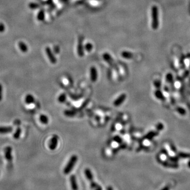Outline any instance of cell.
<instances>
[{"label": "cell", "instance_id": "d6986e66", "mask_svg": "<svg viewBox=\"0 0 190 190\" xmlns=\"http://www.w3.org/2000/svg\"><path fill=\"white\" fill-rule=\"evenodd\" d=\"M22 133V130L20 128L18 127L17 128L15 131V133L13 135V138L15 140H18L20 137L21 134Z\"/></svg>", "mask_w": 190, "mask_h": 190}, {"label": "cell", "instance_id": "7402d4cb", "mask_svg": "<svg viewBox=\"0 0 190 190\" xmlns=\"http://www.w3.org/2000/svg\"><path fill=\"white\" fill-rule=\"evenodd\" d=\"M114 141L117 143H121L122 142V139L119 136H115L114 138Z\"/></svg>", "mask_w": 190, "mask_h": 190}, {"label": "cell", "instance_id": "277c9868", "mask_svg": "<svg viewBox=\"0 0 190 190\" xmlns=\"http://www.w3.org/2000/svg\"><path fill=\"white\" fill-rule=\"evenodd\" d=\"M59 138L57 135H54L51 137L49 143V148L51 151H54L57 148L58 144Z\"/></svg>", "mask_w": 190, "mask_h": 190}, {"label": "cell", "instance_id": "5bb4252c", "mask_svg": "<svg viewBox=\"0 0 190 190\" xmlns=\"http://www.w3.org/2000/svg\"><path fill=\"white\" fill-rule=\"evenodd\" d=\"M122 57L126 59H130L134 57V54L129 51H123L121 53Z\"/></svg>", "mask_w": 190, "mask_h": 190}, {"label": "cell", "instance_id": "ba28073f", "mask_svg": "<svg viewBox=\"0 0 190 190\" xmlns=\"http://www.w3.org/2000/svg\"><path fill=\"white\" fill-rule=\"evenodd\" d=\"M83 38L82 37H79L78 39V43L77 47V53L79 57H83L84 56V47L83 44Z\"/></svg>", "mask_w": 190, "mask_h": 190}, {"label": "cell", "instance_id": "603a6c76", "mask_svg": "<svg viewBox=\"0 0 190 190\" xmlns=\"http://www.w3.org/2000/svg\"><path fill=\"white\" fill-rule=\"evenodd\" d=\"M3 99V87L2 85L0 84V102Z\"/></svg>", "mask_w": 190, "mask_h": 190}, {"label": "cell", "instance_id": "7a4b0ae2", "mask_svg": "<svg viewBox=\"0 0 190 190\" xmlns=\"http://www.w3.org/2000/svg\"><path fill=\"white\" fill-rule=\"evenodd\" d=\"M78 161V156L76 155H73L70 158L67 165L63 169V173L68 175L72 171L74 166Z\"/></svg>", "mask_w": 190, "mask_h": 190}, {"label": "cell", "instance_id": "ac0fdd59", "mask_svg": "<svg viewBox=\"0 0 190 190\" xmlns=\"http://www.w3.org/2000/svg\"><path fill=\"white\" fill-rule=\"evenodd\" d=\"M67 99V95L65 93H62L60 94L58 97V101L60 103H64Z\"/></svg>", "mask_w": 190, "mask_h": 190}, {"label": "cell", "instance_id": "4fadbf2b", "mask_svg": "<svg viewBox=\"0 0 190 190\" xmlns=\"http://www.w3.org/2000/svg\"><path fill=\"white\" fill-rule=\"evenodd\" d=\"M35 98L32 94H28L26 95L24 101L27 105H30L35 102Z\"/></svg>", "mask_w": 190, "mask_h": 190}, {"label": "cell", "instance_id": "6da1fadb", "mask_svg": "<svg viewBox=\"0 0 190 190\" xmlns=\"http://www.w3.org/2000/svg\"><path fill=\"white\" fill-rule=\"evenodd\" d=\"M84 172L86 178L90 183V186L94 190H102L101 186L98 183H96L94 181L93 173L89 169L87 168L85 169Z\"/></svg>", "mask_w": 190, "mask_h": 190}, {"label": "cell", "instance_id": "d4e9b609", "mask_svg": "<svg viewBox=\"0 0 190 190\" xmlns=\"http://www.w3.org/2000/svg\"><path fill=\"white\" fill-rule=\"evenodd\" d=\"M5 30V26L2 23H0V32H3Z\"/></svg>", "mask_w": 190, "mask_h": 190}, {"label": "cell", "instance_id": "ffe728a7", "mask_svg": "<svg viewBox=\"0 0 190 190\" xmlns=\"http://www.w3.org/2000/svg\"><path fill=\"white\" fill-rule=\"evenodd\" d=\"M37 18L39 21H42L44 19V13L43 11H40V12L38 13V16H37Z\"/></svg>", "mask_w": 190, "mask_h": 190}, {"label": "cell", "instance_id": "3957f363", "mask_svg": "<svg viewBox=\"0 0 190 190\" xmlns=\"http://www.w3.org/2000/svg\"><path fill=\"white\" fill-rule=\"evenodd\" d=\"M152 14V27L154 30H156L159 25L158 10L156 6H153L151 10Z\"/></svg>", "mask_w": 190, "mask_h": 190}, {"label": "cell", "instance_id": "44dd1931", "mask_svg": "<svg viewBox=\"0 0 190 190\" xmlns=\"http://www.w3.org/2000/svg\"><path fill=\"white\" fill-rule=\"evenodd\" d=\"M93 45H92V44H91L90 43H87L85 45V47L86 50L87 52H90L92 50V49H93Z\"/></svg>", "mask_w": 190, "mask_h": 190}, {"label": "cell", "instance_id": "e0dca14e", "mask_svg": "<svg viewBox=\"0 0 190 190\" xmlns=\"http://www.w3.org/2000/svg\"><path fill=\"white\" fill-rule=\"evenodd\" d=\"M64 115L67 117H72L75 116V115H76V113L74 111L68 110V109H67V110L64 111Z\"/></svg>", "mask_w": 190, "mask_h": 190}, {"label": "cell", "instance_id": "5b68a950", "mask_svg": "<svg viewBox=\"0 0 190 190\" xmlns=\"http://www.w3.org/2000/svg\"><path fill=\"white\" fill-rule=\"evenodd\" d=\"M102 57H103V59H104V60L106 61L111 67H112L113 68H115V69H117V65L116 64V63H115V61L113 59L112 56L109 53H103Z\"/></svg>", "mask_w": 190, "mask_h": 190}, {"label": "cell", "instance_id": "52a82bcc", "mask_svg": "<svg viewBox=\"0 0 190 190\" xmlns=\"http://www.w3.org/2000/svg\"><path fill=\"white\" fill-rule=\"evenodd\" d=\"M45 51L50 61L52 63V64H55L57 62V58L54 55L53 53L52 52V51H51V49L49 47H47L45 48Z\"/></svg>", "mask_w": 190, "mask_h": 190}, {"label": "cell", "instance_id": "7c38bea8", "mask_svg": "<svg viewBox=\"0 0 190 190\" xmlns=\"http://www.w3.org/2000/svg\"><path fill=\"white\" fill-rule=\"evenodd\" d=\"M13 128L11 126H0V134H6L12 133Z\"/></svg>", "mask_w": 190, "mask_h": 190}, {"label": "cell", "instance_id": "cb8c5ba5", "mask_svg": "<svg viewBox=\"0 0 190 190\" xmlns=\"http://www.w3.org/2000/svg\"><path fill=\"white\" fill-rule=\"evenodd\" d=\"M39 7V5L35 3H30L29 4V7L32 9H36Z\"/></svg>", "mask_w": 190, "mask_h": 190}, {"label": "cell", "instance_id": "8992f818", "mask_svg": "<svg viewBox=\"0 0 190 190\" xmlns=\"http://www.w3.org/2000/svg\"><path fill=\"white\" fill-rule=\"evenodd\" d=\"M127 96L125 94H122L120 95H119L117 98L115 99L113 102V104L116 107H119L120 106L122 103H124L125 100L126 99Z\"/></svg>", "mask_w": 190, "mask_h": 190}, {"label": "cell", "instance_id": "2e32d148", "mask_svg": "<svg viewBox=\"0 0 190 190\" xmlns=\"http://www.w3.org/2000/svg\"><path fill=\"white\" fill-rule=\"evenodd\" d=\"M19 47L20 49V50L22 52H26L28 51V47L27 45L25 43H24V42H20L19 43Z\"/></svg>", "mask_w": 190, "mask_h": 190}, {"label": "cell", "instance_id": "9c48e42d", "mask_svg": "<svg viewBox=\"0 0 190 190\" xmlns=\"http://www.w3.org/2000/svg\"><path fill=\"white\" fill-rule=\"evenodd\" d=\"M90 76L91 81L96 82L98 79V71L95 67H91L90 69Z\"/></svg>", "mask_w": 190, "mask_h": 190}, {"label": "cell", "instance_id": "4316f807", "mask_svg": "<svg viewBox=\"0 0 190 190\" xmlns=\"http://www.w3.org/2000/svg\"><path fill=\"white\" fill-rule=\"evenodd\" d=\"M160 190H170V187L169 186H166Z\"/></svg>", "mask_w": 190, "mask_h": 190}, {"label": "cell", "instance_id": "83f0119b", "mask_svg": "<svg viewBox=\"0 0 190 190\" xmlns=\"http://www.w3.org/2000/svg\"><path fill=\"white\" fill-rule=\"evenodd\" d=\"M107 190H114V189H113V188L112 186H109L107 187Z\"/></svg>", "mask_w": 190, "mask_h": 190}, {"label": "cell", "instance_id": "8fae6325", "mask_svg": "<svg viewBox=\"0 0 190 190\" xmlns=\"http://www.w3.org/2000/svg\"><path fill=\"white\" fill-rule=\"evenodd\" d=\"M70 183L72 190H78V185L77 178L74 175H71L70 177Z\"/></svg>", "mask_w": 190, "mask_h": 190}, {"label": "cell", "instance_id": "9a60e30c", "mask_svg": "<svg viewBox=\"0 0 190 190\" xmlns=\"http://www.w3.org/2000/svg\"><path fill=\"white\" fill-rule=\"evenodd\" d=\"M39 119H40V122H41V123L43 124L47 125L49 123V118L47 115H45L41 114L40 116Z\"/></svg>", "mask_w": 190, "mask_h": 190}, {"label": "cell", "instance_id": "484cf974", "mask_svg": "<svg viewBox=\"0 0 190 190\" xmlns=\"http://www.w3.org/2000/svg\"><path fill=\"white\" fill-rule=\"evenodd\" d=\"M53 50H54V52L56 53H58L60 52V49L58 47H57V46L54 47Z\"/></svg>", "mask_w": 190, "mask_h": 190}, {"label": "cell", "instance_id": "30bf717a", "mask_svg": "<svg viewBox=\"0 0 190 190\" xmlns=\"http://www.w3.org/2000/svg\"><path fill=\"white\" fill-rule=\"evenodd\" d=\"M12 148L11 146H7L4 148L5 157L7 159L8 162H11L12 160Z\"/></svg>", "mask_w": 190, "mask_h": 190}]
</instances>
